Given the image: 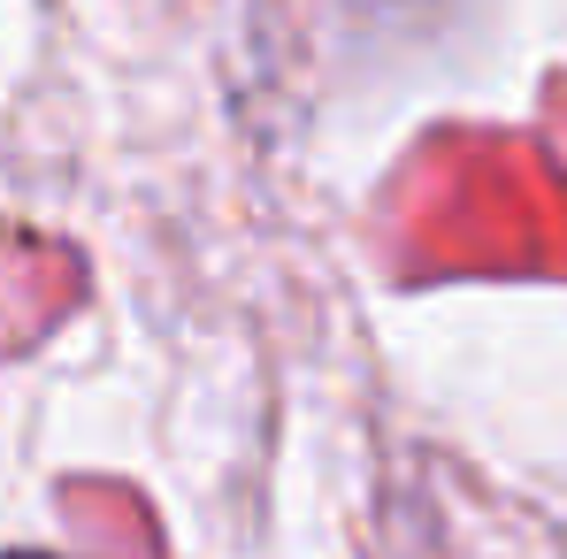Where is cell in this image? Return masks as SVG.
Returning <instances> with one entry per match:
<instances>
[{
  "instance_id": "1",
  "label": "cell",
  "mask_w": 567,
  "mask_h": 559,
  "mask_svg": "<svg viewBox=\"0 0 567 559\" xmlns=\"http://www.w3.org/2000/svg\"><path fill=\"white\" fill-rule=\"evenodd\" d=\"M8 559H47V552H8Z\"/></svg>"
}]
</instances>
